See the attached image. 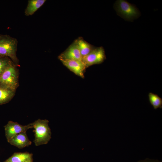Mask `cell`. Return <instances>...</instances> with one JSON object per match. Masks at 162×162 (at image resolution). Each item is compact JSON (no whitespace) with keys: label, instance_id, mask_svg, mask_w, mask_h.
Here are the masks:
<instances>
[{"label":"cell","instance_id":"cell-1","mask_svg":"<svg viewBox=\"0 0 162 162\" xmlns=\"http://www.w3.org/2000/svg\"><path fill=\"white\" fill-rule=\"evenodd\" d=\"M46 119H38L31 123L34 129V142L36 146L46 144L51 137V132Z\"/></svg>","mask_w":162,"mask_h":162},{"label":"cell","instance_id":"cell-2","mask_svg":"<svg viewBox=\"0 0 162 162\" xmlns=\"http://www.w3.org/2000/svg\"><path fill=\"white\" fill-rule=\"evenodd\" d=\"M114 7L117 14L127 21H132L140 15V12L136 7L126 0H117Z\"/></svg>","mask_w":162,"mask_h":162},{"label":"cell","instance_id":"cell-3","mask_svg":"<svg viewBox=\"0 0 162 162\" xmlns=\"http://www.w3.org/2000/svg\"><path fill=\"white\" fill-rule=\"evenodd\" d=\"M17 43L15 39L7 35H0V57H8L17 64Z\"/></svg>","mask_w":162,"mask_h":162},{"label":"cell","instance_id":"cell-4","mask_svg":"<svg viewBox=\"0 0 162 162\" xmlns=\"http://www.w3.org/2000/svg\"><path fill=\"white\" fill-rule=\"evenodd\" d=\"M19 86L18 71L14 64L4 71L0 76V86L15 91Z\"/></svg>","mask_w":162,"mask_h":162},{"label":"cell","instance_id":"cell-5","mask_svg":"<svg viewBox=\"0 0 162 162\" xmlns=\"http://www.w3.org/2000/svg\"><path fill=\"white\" fill-rule=\"evenodd\" d=\"M104 50L101 46L94 48L89 54L82 57V61L87 68L102 63L106 59Z\"/></svg>","mask_w":162,"mask_h":162},{"label":"cell","instance_id":"cell-6","mask_svg":"<svg viewBox=\"0 0 162 162\" xmlns=\"http://www.w3.org/2000/svg\"><path fill=\"white\" fill-rule=\"evenodd\" d=\"M5 135L8 141L16 135L23 132H26L29 129L33 128L31 123L26 125H22L17 122L9 121L4 126Z\"/></svg>","mask_w":162,"mask_h":162},{"label":"cell","instance_id":"cell-7","mask_svg":"<svg viewBox=\"0 0 162 162\" xmlns=\"http://www.w3.org/2000/svg\"><path fill=\"white\" fill-rule=\"evenodd\" d=\"M63 64L76 75L84 78V72L86 68L82 60H60Z\"/></svg>","mask_w":162,"mask_h":162},{"label":"cell","instance_id":"cell-8","mask_svg":"<svg viewBox=\"0 0 162 162\" xmlns=\"http://www.w3.org/2000/svg\"><path fill=\"white\" fill-rule=\"evenodd\" d=\"M82 57L79 50L74 42L58 56L60 60H69L81 61Z\"/></svg>","mask_w":162,"mask_h":162},{"label":"cell","instance_id":"cell-9","mask_svg":"<svg viewBox=\"0 0 162 162\" xmlns=\"http://www.w3.org/2000/svg\"><path fill=\"white\" fill-rule=\"evenodd\" d=\"M8 142L12 145L22 149L32 144L26 132L19 134L12 137Z\"/></svg>","mask_w":162,"mask_h":162},{"label":"cell","instance_id":"cell-10","mask_svg":"<svg viewBox=\"0 0 162 162\" xmlns=\"http://www.w3.org/2000/svg\"><path fill=\"white\" fill-rule=\"evenodd\" d=\"M74 42L77 45L82 57L87 55L95 48L81 38L77 39Z\"/></svg>","mask_w":162,"mask_h":162},{"label":"cell","instance_id":"cell-11","mask_svg":"<svg viewBox=\"0 0 162 162\" xmlns=\"http://www.w3.org/2000/svg\"><path fill=\"white\" fill-rule=\"evenodd\" d=\"M33 154L27 152H16L4 162H25L32 159Z\"/></svg>","mask_w":162,"mask_h":162},{"label":"cell","instance_id":"cell-12","mask_svg":"<svg viewBox=\"0 0 162 162\" xmlns=\"http://www.w3.org/2000/svg\"><path fill=\"white\" fill-rule=\"evenodd\" d=\"M45 0H29L25 14L26 16L32 15L45 2Z\"/></svg>","mask_w":162,"mask_h":162},{"label":"cell","instance_id":"cell-13","mask_svg":"<svg viewBox=\"0 0 162 162\" xmlns=\"http://www.w3.org/2000/svg\"><path fill=\"white\" fill-rule=\"evenodd\" d=\"M15 92V91L0 86V105L10 101L14 96Z\"/></svg>","mask_w":162,"mask_h":162},{"label":"cell","instance_id":"cell-14","mask_svg":"<svg viewBox=\"0 0 162 162\" xmlns=\"http://www.w3.org/2000/svg\"><path fill=\"white\" fill-rule=\"evenodd\" d=\"M148 97L149 102L154 109L162 108V99L158 95L150 92Z\"/></svg>","mask_w":162,"mask_h":162},{"label":"cell","instance_id":"cell-15","mask_svg":"<svg viewBox=\"0 0 162 162\" xmlns=\"http://www.w3.org/2000/svg\"><path fill=\"white\" fill-rule=\"evenodd\" d=\"M13 64L8 57H0V76L7 68Z\"/></svg>","mask_w":162,"mask_h":162},{"label":"cell","instance_id":"cell-16","mask_svg":"<svg viewBox=\"0 0 162 162\" xmlns=\"http://www.w3.org/2000/svg\"><path fill=\"white\" fill-rule=\"evenodd\" d=\"M137 162H162V161L158 160L146 158L144 160H140Z\"/></svg>","mask_w":162,"mask_h":162},{"label":"cell","instance_id":"cell-17","mask_svg":"<svg viewBox=\"0 0 162 162\" xmlns=\"http://www.w3.org/2000/svg\"><path fill=\"white\" fill-rule=\"evenodd\" d=\"M25 162H33V159H32L28 160Z\"/></svg>","mask_w":162,"mask_h":162}]
</instances>
